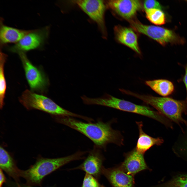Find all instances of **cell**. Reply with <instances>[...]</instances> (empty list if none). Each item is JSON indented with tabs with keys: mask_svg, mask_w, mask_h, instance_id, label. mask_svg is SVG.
I'll list each match as a JSON object with an SVG mask.
<instances>
[{
	"mask_svg": "<svg viewBox=\"0 0 187 187\" xmlns=\"http://www.w3.org/2000/svg\"><path fill=\"white\" fill-rule=\"evenodd\" d=\"M56 121L78 131L91 140L95 146L100 149L104 148L108 144L113 143L119 145L123 143V138L120 133L111 127L109 123L100 120L95 122L80 121L74 117L57 116Z\"/></svg>",
	"mask_w": 187,
	"mask_h": 187,
	"instance_id": "1",
	"label": "cell"
},
{
	"mask_svg": "<svg viewBox=\"0 0 187 187\" xmlns=\"http://www.w3.org/2000/svg\"><path fill=\"white\" fill-rule=\"evenodd\" d=\"M87 153L86 151H78L62 157L39 158L27 170H21L20 176L26 180L28 185H40L45 176L71 161L84 159Z\"/></svg>",
	"mask_w": 187,
	"mask_h": 187,
	"instance_id": "2",
	"label": "cell"
},
{
	"mask_svg": "<svg viewBox=\"0 0 187 187\" xmlns=\"http://www.w3.org/2000/svg\"><path fill=\"white\" fill-rule=\"evenodd\" d=\"M122 92L137 98L156 109L159 112L176 123H187L182 114L187 112V102L169 97H159L142 95L123 89Z\"/></svg>",
	"mask_w": 187,
	"mask_h": 187,
	"instance_id": "3",
	"label": "cell"
},
{
	"mask_svg": "<svg viewBox=\"0 0 187 187\" xmlns=\"http://www.w3.org/2000/svg\"><path fill=\"white\" fill-rule=\"evenodd\" d=\"M83 103L87 105H97L109 107L120 110L132 112L153 118L162 123L163 118L158 112L145 106L136 104L130 102L120 99L106 94L97 98L81 97Z\"/></svg>",
	"mask_w": 187,
	"mask_h": 187,
	"instance_id": "4",
	"label": "cell"
},
{
	"mask_svg": "<svg viewBox=\"0 0 187 187\" xmlns=\"http://www.w3.org/2000/svg\"><path fill=\"white\" fill-rule=\"evenodd\" d=\"M20 102L28 109H36L56 116L80 118L84 120L85 116L77 114L61 107L50 99L26 89L19 98Z\"/></svg>",
	"mask_w": 187,
	"mask_h": 187,
	"instance_id": "5",
	"label": "cell"
},
{
	"mask_svg": "<svg viewBox=\"0 0 187 187\" xmlns=\"http://www.w3.org/2000/svg\"><path fill=\"white\" fill-rule=\"evenodd\" d=\"M131 26L136 31L147 36L163 46L169 44H183L185 40L172 30L161 27L143 24L139 21H130Z\"/></svg>",
	"mask_w": 187,
	"mask_h": 187,
	"instance_id": "6",
	"label": "cell"
},
{
	"mask_svg": "<svg viewBox=\"0 0 187 187\" xmlns=\"http://www.w3.org/2000/svg\"><path fill=\"white\" fill-rule=\"evenodd\" d=\"M50 27L46 26L39 29L31 30L18 42L13 46L8 47L10 51L17 53L25 52L41 48L47 39Z\"/></svg>",
	"mask_w": 187,
	"mask_h": 187,
	"instance_id": "7",
	"label": "cell"
},
{
	"mask_svg": "<svg viewBox=\"0 0 187 187\" xmlns=\"http://www.w3.org/2000/svg\"><path fill=\"white\" fill-rule=\"evenodd\" d=\"M22 62L26 79L33 91L43 92L47 86L48 79L42 71L33 65L28 59L25 53H18Z\"/></svg>",
	"mask_w": 187,
	"mask_h": 187,
	"instance_id": "8",
	"label": "cell"
},
{
	"mask_svg": "<svg viewBox=\"0 0 187 187\" xmlns=\"http://www.w3.org/2000/svg\"><path fill=\"white\" fill-rule=\"evenodd\" d=\"M75 3L85 13L97 24L102 34L106 35L104 21L105 6L103 1L82 0Z\"/></svg>",
	"mask_w": 187,
	"mask_h": 187,
	"instance_id": "9",
	"label": "cell"
},
{
	"mask_svg": "<svg viewBox=\"0 0 187 187\" xmlns=\"http://www.w3.org/2000/svg\"><path fill=\"white\" fill-rule=\"evenodd\" d=\"M104 160V157L100 149L94 146L93 149L89 151L87 157L85 158L82 163L77 166L68 170H81L98 180L102 174Z\"/></svg>",
	"mask_w": 187,
	"mask_h": 187,
	"instance_id": "10",
	"label": "cell"
},
{
	"mask_svg": "<svg viewBox=\"0 0 187 187\" xmlns=\"http://www.w3.org/2000/svg\"><path fill=\"white\" fill-rule=\"evenodd\" d=\"M108 7L119 16L129 21L142 8L141 1L137 0H111L107 2Z\"/></svg>",
	"mask_w": 187,
	"mask_h": 187,
	"instance_id": "11",
	"label": "cell"
},
{
	"mask_svg": "<svg viewBox=\"0 0 187 187\" xmlns=\"http://www.w3.org/2000/svg\"><path fill=\"white\" fill-rule=\"evenodd\" d=\"M102 174L112 187H135L134 176L127 174L119 166L106 168L103 166Z\"/></svg>",
	"mask_w": 187,
	"mask_h": 187,
	"instance_id": "12",
	"label": "cell"
},
{
	"mask_svg": "<svg viewBox=\"0 0 187 187\" xmlns=\"http://www.w3.org/2000/svg\"><path fill=\"white\" fill-rule=\"evenodd\" d=\"M119 166L127 174L133 176L141 171L149 170L144 154L138 152L135 148L125 154L124 161Z\"/></svg>",
	"mask_w": 187,
	"mask_h": 187,
	"instance_id": "13",
	"label": "cell"
},
{
	"mask_svg": "<svg viewBox=\"0 0 187 187\" xmlns=\"http://www.w3.org/2000/svg\"><path fill=\"white\" fill-rule=\"evenodd\" d=\"M130 28L116 26L114 28V33L117 41L128 47L137 54L141 55L138 37L134 31Z\"/></svg>",
	"mask_w": 187,
	"mask_h": 187,
	"instance_id": "14",
	"label": "cell"
},
{
	"mask_svg": "<svg viewBox=\"0 0 187 187\" xmlns=\"http://www.w3.org/2000/svg\"><path fill=\"white\" fill-rule=\"evenodd\" d=\"M3 21L2 19H1L0 26V44L2 46L8 43H16L31 30L7 26L3 23Z\"/></svg>",
	"mask_w": 187,
	"mask_h": 187,
	"instance_id": "15",
	"label": "cell"
},
{
	"mask_svg": "<svg viewBox=\"0 0 187 187\" xmlns=\"http://www.w3.org/2000/svg\"><path fill=\"white\" fill-rule=\"evenodd\" d=\"M0 148V168L17 182L20 177L21 170L18 168L14 160L8 151L3 147Z\"/></svg>",
	"mask_w": 187,
	"mask_h": 187,
	"instance_id": "16",
	"label": "cell"
},
{
	"mask_svg": "<svg viewBox=\"0 0 187 187\" xmlns=\"http://www.w3.org/2000/svg\"><path fill=\"white\" fill-rule=\"evenodd\" d=\"M136 123L139 130V136L135 149L138 152L144 154L152 146L159 145L163 143L162 139L159 137L153 138L144 132L142 129V122H137Z\"/></svg>",
	"mask_w": 187,
	"mask_h": 187,
	"instance_id": "17",
	"label": "cell"
},
{
	"mask_svg": "<svg viewBox=\"0 0 187 187\" xmlns=\"http://www.w3.org/2000/svg\"><path fill=\"white\" fill-rule=\"evenodd\" d=\"M145 83L156 93L164 97L171 95L174 90L173 83L167 79L148 80L145 81Z\"/></svg>",
	"mask_w": 187,
	"mask_h": 187,
	"instance_id": "18",
	"label": "cell"
},
{
	"mask_svg": "<svg viewBox=\"0 0 187 187\" xmlns=\"http://www.w3.org/2000/svg\"><path fill=\"white\" fill-rule=\"evenodd\" d=\"M7 56L0 52V104L2 108L4 104V100L6 89V83L4 73V65Z\"/></svg>",
	"mask_w": 187,
	"mask_h": 187,
	"instance_id": "19",
	"label": "cell"
},
{
	"mask_svg": "<svg viewBox=\"0 0 187 187\" xmlns=\"http://www.w3.org/2000/svg\"><path fill=\"white\" fill-rule=\"evenodd\" d=\"M146 16L151 23L157 25H161L166 23L165 15L161 9H152L145 10Z\"/></svg>",
	"mask_w": 187,
	"mask_h": 187,
	"instance_id": "20",
	"label": "cell"
},
{
	"mask_svg": "<svg viewBox=\"0 0 187 187\" xmlns=\"http://www.w3.org/2000/svg\"><path fill=\"white\" fill-rule=\"evenodd\" d=\"M153 187H187V174L176 175L170 180Z\"/></svg>",
	"mask_w": 187,
	"mask_h": 187,
	"instance_id": "21",
	"label": "cell"
},
{
	"mask_svg": "<svg viewBox=\"0 0 187 187\" xmlns=\"http://www.w3.org/2000/svg\"><path fill=\"white\" fill-rule=\"evenodd\" d=\"M81 187H105L93 176L85 173Z\"/></svg>",
	"mask_w": 187,
	"mask_h": 187,
	"instance_id": "22",
	"label": "cell"
},
{
	"mask_svg": "<svg viewBox=\"0 0 187 187\" xmlns=\"http://www.w3.org/2000/svg\"><path fill=\"white\" fill-rule=\"evenodd\" d=\"M143 6L145 10L152 9H157L161 10L162 7L158 1L153 0L144 1L143 2Z\"/></svg>",
	"mask_w": 187,
	"mask_h": 187,
	"instance_id": "23",
	"label": "cell"
},
{
	"mask_svg": "<svg viewBox=\"0 0 187 187\" xmlns=\"http://www.w3.org/2000/svg\"><path fill=\"white\" fill-rule=\"evenodd\" d=\"M6 179L2 170L0 169V187H2L3 184L5 182Z\"/></svg>",
	"mask_w": 187,
	"mask_h": 187,
	"instance_id": "24",
	"label": "cell"
},
{
	"mask_svg": "<svg viewBox=\"0 0 187 187\" xmlns=\"http://www.w3.org/2000/svg\"><path fill=\"white\" fill-rule=\"evenodd\" d=\"M185 72L183 78V81L185 84L186 91V101L187 102V63L185 67Z\"/></svg>",
	"mask_w": 187,
	"mask_h": 187,
	"instance_id": "25",
	"label": "cell"
},
{
	"mask_svg": "<svg viewBox=\"0 0 187 187\" xmlns=\"http://www.w3.org/2000/svg\"><path fill=\"white\" fill-rule=\"evenodd\" d=\"M19 186H20V187H34L32 186H29V185H26V186H24L23 187L21 186L20 185H19Z\"/></svg>",
	"mask_w": 187,
	"mask_h": 187,
	"instance_id": "26",
	"label": "cell"
},
{
	"mask_svg": "<svg viewBox=\"0 0 187 187\" xmlns=\"http://www.w3.org/2000/svg\"><path fill=\"white\" fill-rule=\"evenodd\" d=\"M17 187H20V186L19 185H18V186H17Z\"/></svg>",
	"mask_w": 187,
	"mask_h": 187,
	"instance_id": "27",
	"label": "cell"
},
{
	"mask_svg": "<svg viewBox=\"0 0 187 187\" xmlns=\"http://www.w3.org/2000/svg\"></svg>",
	"mask_w": 187,
	"mask_h": 187,
	"instance_id": "28",
	"label": "cell"
}]
</instances>
